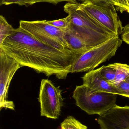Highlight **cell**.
<instances>
[{
    "label": "cell",
    "instance_id": "23",
    "mask_svg": "<svg viewBox=\"0 0 129 129\" xmlns=\"http://www.w3.org/2000/svg\"><path fill=\"white\" fill-rule=\"evenodd\" d=\"M126 80H127V81L129 83V78H128Z\"/></svg>",
    "mask_w": 129,
    "mask_h": 129
},
{
    "label": "cell",
    "instance_id": "20",
    "mask_svg": "<svg viewBox=\"0 0 129 129\" xmlns=\"http://www.w3.org/2000/svg\"><path fill=\"white\" fill-rule=\"evenodd\" d=\"M77 2L83 3L86 1H90L92 3L100 6H109L113 5L111 0H77Z\"/></svg>",
    "mask_w": 129,
    "mask_h": 129
},
{
    "label": "cell",
    "instance_id": "10",
    "mask_svg": "<svg viewBox=\"0 0 129 129\" xmlns=\"http://www.w3.org/2000/svg\"><path fill=\"white\" fill-rule=\"evenodd\" d=\"M100 68L87 72L82 77L83 84L87 86L91 92H107L117 94L114 85L109 84L100 74Z\"/></svg>",
    "mask_w": 129,
    "mask_h": 129
},
{
    "label": "cell",
    "instance_id": "11",
    "mask_svg": "<svg viewBox=\"0 0 129 129\" xmlns=\"http://www.w3.org/2000/svg\"><path fill=\"white\" fill-rule=\"evenodd\" d=\"M64 38L68 43L69 49L74 54H82L96 47L86 42L79 36L69 31L64 32Z\"/></svg>",
    "mask_w": 129,
    "mask_h": 129
},
{
    "label": "cell",
    "instance_id": "13",
    "mask_svg": "<svg viewBox=\"0 0 129 129\" xmlns=\"http://www.w3.org/2000/svg\"><path fill=\"white\" fill-rule=\"evenodd\" d=\"M58 129H88L72 116H67L62 122Z\"/></svg>",
    "mask_w": 129,
    "mask_h": 129
},
{
    "label": "cell",
    "instance_id": "17",
    "mask_svg": "<svg viewBox=\"0 0 129 129\" xmlns=\"http://www.w3.org/2000/svg\"><path fill=\"white\" fill-rule=\"evenodd\" d=\"M116 10L122 13L126 12L129 14V0H111Z\"/></svg>",
    "mask_w": 129,
    "mask_h": 129
},
{
    "label": "cell",
    "instance_id": "1",
    "mask_svg": "<svg viewBox=\"0 0 129 129\" xmlns=\"http://www.w3.org/2000/svg\"><path fill=\"white\" fill-rule=\"evenodd\" d=\"M0 49L21 67H29L48 77L54 75L65 80L71 73L74 53L70 50H61L42 43L19 26L7 37Z\"/></svg>",
    "mask_w": 129,
    "mask_h": 129
},
{
    "label": "cell",
    "instance_id": "15",
    "mask_svg": "<svg viewBox=\"0 0 129 129\" xmlns=\"http://www.w3.org/2000/svg\"><path fill=\"white\" fill-rule=\"evenodd\" d=\"M100 72L101 77L110 85L115 80L116 70L109 65L100 67Z\"/></svg>",
    "mask_w": 129,
    "mask_h": 129
},
{
    "label": "cell",
    "instance_id": "12",
    "mask_svg": "<svg viewBox=\"0 0 129 129\" xmlns=\"http://www.w3.org/2000/svg\"><path fill=\"white\" fill-rule=\"evenodd\" d=\"M108 65L114 68L116 71V78L111 85H117L120 82L125 80L129 78V65L128 64L116 63Z\"/></svg>",
    "mask_w": 129,
    "mask_h": 129
},
{
    "label": "cell",
    "instance_id": "21",
    "mask_svg": "<svg viewBox=\"0 0 129 129\" xmlns=\"http://www.w3.org/2000/svg\"><path fill=\"white\" fill-rule=\"evenodd\" d=\"M121 37L123 41L129 45V23L123 26Z\"/></svg>",
    "mask_w": 129,
    "mask_h": 129
},
{
    "label": "cell",
    "instance_id": "4",
    "mask_svg": "<svg viewBox=\"0 0 129 129\" xmlns=\"http://www.w3.org/2000/svg\"><path fill=\"white\" fill-rule=\"evenodd\" d=\"M117 94L107 92L92 93L83 84L76 86L73 98L76 106L89 115H101L116 105Z\"/></svg>",
    "mask_w": 129,
    "mask_h": 129
},
{
    "label": "cell",
    "instance_id": "16",
    "mask_svg": "<svg viewBox=\"0 0 129 129\" xmlns=\"http://www.w3.org/2000/svg\"><path fill=\"white\" fill-rule=\"evenodd\" d=\"M48 24L66 32L69 30L70 25V17L68 15L67 17L54 20H46Z\"/></svg>",
    "mask_w": 129,
    "mask_h": 129
},
{
    "label": "cell",
    "instance_id": "7",
    "mask_svg": "<svg viewBox=\"0 0 129 129\" xmlns=\"http://www.w3.org/2000/svg\"><path fill=\"white\" fill-rule=\"evenodd\" d=\"M38 99L41 116L54 119L59 118L64 104L60 86L56 87L49 80H42Z\"/></svg>",
    "mask_w": 129,
    "mask_h": 129
},
{
    "label": "cell",
    "instance_id": "14",
    "mask_svg": "<svg viewBox=\"0 0 129 129\" xmlns=\"http://www.w3.org/2000/svg\"><path fill=\"white\" fill-rule=\"evenodd\" d=\"M14 28L2 15L0 16V45L2 44L7 37L13 34Z\"/></svg>",
    "mask_w": 129,
    "mask_h": 129
},
{
    "label": "cell",
    "instance_id": "6",
    "mask_svg": "<svg viewBox=\"0 0 129 129\" xmlns=\"http://www.w3.org/2000/svg\"><path fill=\"white\" fill-rule=\"evenodd\" d=\"M80 8L88 16L108 31L119 36L123 26L113 5L100 6L90 1L79 3Z\"/></svg>",
    "mask_w": 129,
    "mask_h": 129
},
{
    "label": "cell",
    "instance_id": "2",
    "mask_svg": "<svg viewBox=\"0 0 129 129\" xmlns=\"http://www.w3.org/2000/svg\"><path fill=\"white\" fill-rule=\"evenodd\" d=\"M79 3L68 2L64 7V11L70 17V25L68 31L75 33L86 42L96 46L116 36L88 16L80 8Z\"/></svg>",
    "mask_w": 129,
    "mask_h": 129
},
{
    "label": "cell",
    "instance_id": "18",
    "mask_svg": "<svg viewBox=\"0 0 129 129\" xmlns=\"http://www.w3.org/2000/svg\"><path fill=\"white\" fill-rule=\"evenodd\" d=\"M114 86L117 90V95L129 98V83L127 80L122 81Z\"/></svg>",
    "mask_w": 129,
    "mask_h": 129
},
{
    "label": "cell",
    "instance_id": "8",
    "mask_svg": "<svg viewBox=\"0 0 129 129\" xmlns=\"http://www.w3.org/2000/svg\"><path fill=\"white\" fill-rule=\"evenodd\" d=\"M21 67L15 60L0 49V110L3 108L15 110L14 102L8 100V93L14 75Z\"/></svg>",
    "mask_w": 129,
    "mask_h": 129
},
{
    "label": "cell",
    "instance_id": "9",
    "mask_svg": "<svg viewBox=\"0 0 129 129\" xmlns=\"http://www.w3.org/2000/svg\"><path fill=\"white\" fill-rule=\"evenodd\" d=\"M97 120L101 129H129V106L116 105L100 115Z\"/></svg>",
    "mask_w": 129,
    "mask_h": 129
},
{
    "label": "cell",
    "instance_id": "19",
    "mask_svg": "<svg viewBox=\"0 0 129 129\" xmlns=\"http://www.w3.org/2000/svg\"><path fill=\"white\" fill-rule=\"evenodd\" d=\"M37 0H1L0 5H8L11 4H16L20 6H29L37 3Z\"/></svg>",
    "mask_w": 129,
    "mask_h": 129
},
{
    "label": "cell",
    "instance_id": "22",
    "mask_svg": "<svg viewBox=\"0 0 129 129\" xmlns=\"http://www.w3.org/2000/svg\"><path fill=\"white\" fill-rule=\"evenodd\" d=\"M62 2H78L77 0H37V3L38 2H45L51 3L54 4H57Z\"/></svg>",
    "mask_w": 129,
    "mask_h": 129
},
{
    "label": "cell",
    "instance_id": "5",
    "mask_svg": "<svg viewBox=\"0 0 129 129\" xmlns=\"http://www.w3.org/2000/svg\"><path fill=\"white\" fill-rule=\"evenodd\" d=\"M19 27L42 43L61 50L69 49L64 32L48 24L46 20H20Z\"/></svg>",
    "mask_w": 129,
    "mask_h": 129
},
{
    "label": "cell",
    "instance_id": "3",
    "mask_svg": "<svg viewBox=\"0 0 129 129\" xmlns=\"http://www.w3.org/2000/svg\"><path fill=\"white\" fill-rule=\"evenodd\" d=\"M122 40L116 36L81 54H74L71 73L89 72L115 56Z\"/></svg>",
    "mask_w": 129,
    "mask_h": 129
}]
</instances>
